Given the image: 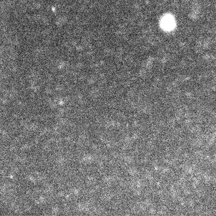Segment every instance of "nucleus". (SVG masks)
Masks as SVG:
<instances>
[{
  "label": "nucleus",
  "instance_id": "obj_1",
  "mask_svg": "<svg viewBox=\"0 0 216 216\" xmlns=\"http://www.w3.org/2000/svg\"><path fill=\"white\" fill-rule=\"evenodd\" d=\"M175 20L173 17L167 15L163 17L161 21V26L163 29L166 31H171L175 26Z\"/></svg>",
  "mask_w": 216,
  "mask_h": 216
}]
</instances>
